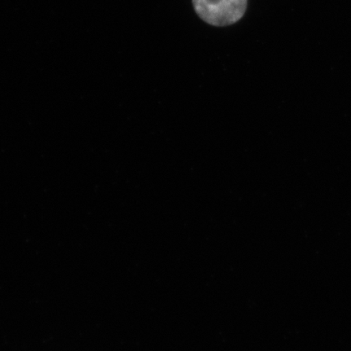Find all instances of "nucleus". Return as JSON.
<instances>
[{"label":"nucleus","mask_w":351,"mask_h":351,"mask_svg":"<svg viewBox=\"0 0 351 351\" xmlns=\"http://www.w3.org/2000/svg\"><path fill=\"white\" fill-rule=\"evenodd\" d=\"M195 10L202 20L214 26H227L241 19L247 0H193Z\"/></svg>","instance_id":"1"}]
</instances>
